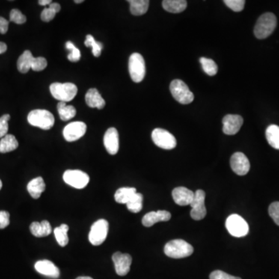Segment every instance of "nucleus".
<instances>
[{
	"label": "nucleus",
	"mask_w": 279,
	"mask_h": 279,
	"mask_svg": "<svg viewBox=\"0 0 279 279\" xmlns=\"http://www.w3.org/2000/svg\"><path fill=\"white\" fill-rule=\"evenodd\" d=\"M34 57L30 51H25L17 61V69L21 73H27L31 69Z\"/></svg>",
	"instance_id": "24"
},
{
	"label": "nucleus",
	"mask_w": 279,
	"mask_h": 279,
	"mask_svg": "<svg viewBox=\"0 0 279 279\" xmlns=\"http://www.w3.org/2000/svg\"><path fill=\"white\" fill-rule=\"evenodd\" d=\"M10 20L16 24H25L27 18L19 10L13 9L10 12Z\"/></svg>",
	"instance_id": "37"
},
{
	"label": "nucleus",
	"mask_w": 279,
	"mask_h": 279,
	"mask_svg": "<svg viewBox=\"0 0 279 279\" xmlns=\"http://www.w3.org/2000/svg\"><path fill=\"white\" fill-rule=\"evenodd\" d=\"M171 215L168 211L159 210L145 214L142 219V224L146 227H151L158 222H167L170 220Z\"/></svg>",
	"instance_id": "18"
},
{
	"label": "nucleus",
	"mask_w": 279,
	"mask_h": 279,
	"mask_svg": "<svg viewBox=\"0 0 279 279\" xmlns=\"http://www.w3.org/2000/svg\"><path fill=\"white\" fill-rule=\"evenodd\" d=\"M85 45L89 47V48H92V52H93V54L95 57H99L101 55L103 45L101 42L96 41L94 37L90 35V34L87 36Z\"/></svg>",
	"instance_id": "34"
},
{
	"label": "nucleus",
	"mask_w": 279,
	"mask_h": 279,
	"mask_svg": "<svg viewBox=\"0 0 279 279\" xmlns=\"http://www.w3.org/2000/svg\"><path fill=\"white\" fill-rule=\"evenodd\" d=\"M51 95L60 102H70L76 96L78 88L73 83L54 82L50 87Z\"/></svg>",
	"instance_id": "3"
},
{
	"label": "nucleus",
	"mask_w": 279,
	"mask_h": 279,
	"mask_svg": "<svg viewBox=\"0 0 279 279\" xmlns=\"http://www.w3.org/2000/svg\"><path fill=\"white\" fill-rule=\"evenodd\" d=\"M266 138L273 148L279 150V126L270 125L266 130Z\"/></svg>",
	"instance_id": "29"
},
{
	"label": "nucleus",
	"mask_w": 279,
	"mask_h": 279,
	"mask_svg": "<svg viewBox=\"0 0 279 279\" xmlns=\"http://www.w3.org/2000/svg\"><path fill=\"white\" fill-rule=\"evenodd\" d=\"M66 48L70 51V54L68 56L69 61L72 62H77L81 58V52L79 50L71 41H68L66 45Z\"/></svg>",
	"instance_id": "35"
},
{
	"label": "nucleus",
	"mask_w": 279,
	"mask_h": 279,
	"mask_svg": "<svg viewBox=\"0 0 279 279\" xmlns=\"http://www.w3.org/2000/svg\"><path fill=\"white\" fill-rule=\"evenodd\" d=\"M35 269L40 274L53 277V278H58L60 276V271L58 267L48 260L37 262L35 264Z\"/></svg>",
	"instance_id": "19"
},
{
	"label": "nucleus",
	"mask_w": 279,
	"mask_h": 279,
	"mask_svg": "<svg viewBox=\"0 0 279 279\" xmlns=\"http://www.w3.org/2000/svg\"><path fill=\"white\" fill-rule=\"evenodd\" d=\"M85 102L91 108L102 110L105 107V102L96 89H90L85 95Z\"/></svg>",
	"instance_id": "20"
},
{
	"label": "nucleus",
	"mask_w": 279,
	"mask_h": 279,
	"mask_svg": "<svg viewBox=\"0 0 279 279\" xmlns=\"http://www.w3.org/2000/svg\"><path fill=\"white\" fill-rule=\"evenodd\" d=\"M226 228L235 238H242L249 232V226L247 222L238 214H232L227 219Z\"/></svg>",
	"instance_id": "7"
},
{
	"label": "nucleus",
	"mask_w": 279,
	"mask_h": 279,
	"mask_svg": "<svg viewBox=\"0 0 279 279\" xmlns=\"http://www.w3.org/2000/svg\"><path fill=\"white\" fill-rule=\"evenodd\" d=\"M104 146L110 155H114L119 151V134L116 128L107 130L104 135Z\"/></svg>",
	"instance_id": "16"
},
{
	"label": "nucleus",
	"mask_w": 279,
	"mask_h": 279,
	"mask_svg": "<svg viewBox=\"0 0 279 279\" xmlns=\"http://www.w3.org/2000/svg\"><path fill=\"white\" fill-rule=\"evenodd\" d=\"M203 71L209 76H214L218 72V67L213 60L209 58H201L200 59Z\"/></svg>",
	"instance_id": "33"
},
{
	"label": "nucleus",
	"mask_w": 279,
	"mask_h": 279,
	"mask_svg": "<svg viewBox=\"0 0 279 279\" xmlns=\"http://www.w3.org/2000/svg\"><path fill=\"white\" fill-rule=\"evenodd\" d=\"M113 262H114L117 274L120 276H125L131 270L132 257L129 254H123L118 251L113 255Z\"/></svg>",
	"instance_id": "14"
},
{
	"label": "nucleus",
	"mask_w": 279,
	"mask_h": 279,
	"mask_svg": "<svg viewBox=\"0 0 279 279\" xmlns=\"http://www.w3.org/2000/svg\"><path fill=\"white\" fill-rule=\"evenodd\" d=\"M136 193H137V189L135 188L123 187L117 190L114 198L117 203L120 204H126Z\"/></svg>",
	"instance_id": "25"
},
{
	"label": "nucleus",
	"mask_w": 279,
	"mask_h": 279,
	"mask_svg": "<svg viewBox=\"0 0 279 279\" xmlns=\"http://www.w3.org/2000/svg\"><path fill=\"white\" fill-rule=\"evenodd\" d=\"M69 227L67 224H61L60 227H56L54 230V237H55L57 242L61 247H66L69 244V236L68 231Z\"/></svg>",
	"instance_id": "30"
},
{
	"label": "nucleus",
	"mask_w": 279,
	"mask_h": 279,
	"mask_svg": "<svg viewBox=\"0 0 279 279\" xmlns=\"http://www.w3.org/2000/svg\"><path fill=\"white\" fill-rule=\"evenodd\" d=\"M19 146L17 140L12 134H7L0 141V153H8L16 150Z\"/></svg>",
	"instance_id": "26"
},
{
	"label": "nucleus",
	"mask_w": 279,
	"mask_h": 279,
	"mask_svg": "<svg viewBox=\"0 0 279 279\" xmlns=\"http://www.w3.org/2000/svg\"><path fill=\"white\" fill-rule=\"evenodd\" d=\"M143 200H144V197H143L142 194L138 192L136 193L126 204L128 210L134 212V213L141 212L143 208Z\"/></svg>",
	"instance_id": "31"
},
{
	"label": "nucleus",
	"mask_w": 279,
	"mask_h": 279,
	"mask_svg": "<svg viewBox=\"0 0 279 279\" xmlns=\"http://www.w3.org/2000/svg\"><path fill=\"white\" fill-rule=\"evenodd\" d=\"M109 231V223L107 220L101 219L93 223L91 227L89 241L93 245L99 246L106 239Z\"/></svg>",
	"instance_id": "9"
},
{
	"label": "nucleus",
	"mask_w": 279,
	"mask_h": 279,
	"mask_svg": "<svg viewBox=\"0 0 279 279\" xmlns=\"http://www.w3.org/2000/svg\"><path fill=\"white\" fill-rule=\"evenodd\" d=\"M205 199H206V193L203 190L199 189L195 192L194 199L191 202V209L190 212V216L195 220H201L206 217V209L205 206Z\"/></svg>",
	"instance_id": "10"
},
{
	"label": "nucleus",
	"mask_w": 279,
	"mask_h": 279,
	"mask_svg": "<svg viewBox=\"0 0 279 279\" xmlns=\"http://www.w3.org/2000/svg\"><path fill=\"white\" fill-rule=\"evenodd\" d=\"M58 111L60 118L63 121L72 120L76 115V110L75 107L73 105H67L64 102H60L58 104Z\"/></svg>",
	"instance_id": "28"
},
{
	"label": "nucleus",
	"mask_w": 279,
	"mask_h": 279,
	"mask_svg": "<svg viewBox=\"0 0 279 279\" xmlns=\"http://www.w3.org/2000/svg\"><path fill=\"white\" fill-rule=\"evenodd\" d=\"M152 137L153 142L158 147L165 150H171L177 145L176 137L166 130L156 128L152 132Z\"/></svg>",
	"instance_id": "8"
},
{
	"label": "nucleus",
	"mask_w": 279,
	"mask_h": 279,
	"mask_svg": "<svg viewBox=\"0 0 279 279\" xmlns=\"http://www.w3.org/2000/svg\"><path fill=\"white\" fill-rule=\"evenodd\" d=\"M244 123V119L241 116L228 114L223 119V131L227 135H234L238 134Z\"/></svg>",
	"instance_id": "15"
},
{
	"label": "nucleus",
	"mask_w": 279,
	"mask_h": 279,
	"mask_svg": "<svg viewBox=\"0 0 279 279\" xmlns=\"http://www.w3.org/2000/svg\"><path fill=\"white\" fill-rule=\"evenodd\" d=\"M47 66H48L47 60L43 57H38V58H34L31 69L34 72H40L46 69Z\"/></svg>",
	"instance_id": "39"
},
{
	"label": "nucleus",
	"mask_w": 279,
	"mask_h": 279,
	"mask_svg": "<svg viewBox=\"0 0 279 279\" xmlns=\"http://www.w3.org/2000/svg\"><path fill=\"white\" fill-rule=\"evenodd\" d=\"M30 124L43 130H50L54 124V117L51 112L45 110H33L28 114Z\"/></svg>",
	"instance_id": "4"
},
{
	"label": "nucleus",
	"mask_w": 279,
	"mask_h": 279,
	"mask_svg": "<svg viewBox=\"0 0 279 279\" xmlns=\"http://www.w3.org/2000/svg\"><path fill=\"white\" fill-rule=\"evenodd\" d=\"M129 72L134 82H141L144 80L146 74L145 61L139 53H134L130 57Z\"/></svg>",
	"instance_id": "6"
},
{
	"label": "nucleus",
	"mask_w": 279,
	"mask_h": 279,
	"mask_svg": "<svg viewBox=\"0 0 279 279\" xmlns=\"http://www.w3.org/2000/svg\"><path fill=\"white\" fill-rule=\"evenodd\" d=\"M38 4L40 6L50 5V4H52V1L51 0H40V1H38Z\"/></svg>",
	"instance_id": "45"
},
{
	"label": "nucleus",
	"mask_w": 279,
	"mask_h": 279,
	"mask_svg": "<svg viewBox=\"0 0 279 279\" xmlns=\"http://www.w3.org/2000/svg\"><path fill=\"white\" fill-rule=\"evenodd\" d=\"M230 166L233 173L241 176L247 175L250 168L248 158L241 152H236L232 155L230 158Z\"/></svg>",
	"instance_id": "13"
},
{
	"label": "nucleus",
	"mask_w": 279,
	"mask_h": 279,
	"mask_svg": "<svg viewBox=\"0 0 279 279\" xmlns=\"http://www.w3.org/2000/svg\"><path fill=\"white\" fill-rule=\"evenodd\" d=\"M87 131V126L85 123L81 121L72 122L65 127L63 135L66 141L73 142L85 135Z\"/></svg>",
	"instance_id": "12"
},
{
	"label": "nucleus",
	"mask_w": 279,
	"mask_h": 279,
	"mask_svg": "<svg viewBox=\"0 0 279 279\" xmlns=\"http://www.w3.org/2000/svg\"><path fill=\"white\" fill-rule=\"evenodd\" d=\"M277 26V18L271 13H264L260 16L254 27V33L257 39H265L269 37Z\"/></svg>",
	"instance_id": "2"
},
{
	"label": "nucleus",
	"mask_w": 279,
	"mask_h": 279,
	"mask_svg": "<svg viewBox=\"0 0 279 279\" xmlns=\"http://www.w3.org/2000/svg\"><path fill=\"white\" fill-rule=\"evenodd\" d=\"M75 4H81V3H83V0H75Z\"/></svg>",
	"instance_id": "47"
},
{
	"label": "nucleus",
	"mask_w": 279,
	"mask_h": 279,
	"mask_svg": "<svg viewBox=\"0 0 279 279\" xmlns=\"http://www.w3.org/2000/svg\"><path fill=\"white\" fill-rule=\"evenodd\" d=\"M170 91L174 99L181 104L186 105L194 100V95L182 80H173L170 85Z\"/></svg>",
	"instance_id": "5"
},
{
	"label": "nucleus",
	"mask_w": 279,
	"mask_h": 279,
	"mask_svg": "<svg viewBox=\"0 0 279 279\" xmlns=\"http://www.w3.org/2000/svg\"><path fill=\"white\" fill-rule=\"evenodd\" d=\"M10 120V116L9 114H5L2 117H0V139L7 135L8 132V122Z\"/></svg>",
	"instance_id": "38"
},
{
	"label": "nucleus",
	"mask_w": 279,
	"mask_h": 279,
	"mask_svg": "<svg viewBox=\"0 0 279 279\" xmlns=\"http://www.w3.org/2000/svg\"><path fill=\"white\" fill-rule=\"evenodd\" d=\"M2 186H3L2 181L0 180V189L2 188Z\"/></svg>",
	"instance_id": "48"
},
{
	"label": "nucleus",
	"mask_w": 279,
	"mask_h": 279,
	"mask_svg": "<svg viewBox=\"0 0 279 279\" xmlns=\"http://www.w3.org/2000/svg\"><path fill=\"white\" fill-rule=\"evenodd\" d=\"M195 192L185 187H177L173 191V198L175 203L179 206H188L194 199Z\"/></svg>",
	"instance_id": "17"
},
{
	"label": "nucleus",
	"mask_w": 279,
	"mask_h": 279,
	"mask_svg": "<svg viewBox=\"0 0 279 279\" xmlns=\"http://www.w3.org/2000/svg\"><path fill=\"white\" fill-rule=\"evenodd\" d=\"M223 3L234 12H241L244 10L245 1L244 0H224Z\"/></svg>",
	"instance_id": "36"
},
{
	"label": "nucleus",
	"mask_w": 279,
	"mask_h": 279,
	"mask_svg": "<svg viewBox=\"0 0 279 279\" xmlns=\"http://www.w3.org/2000/svg\"><path fill=\"white\" fill-rule=\"evenodd\" d=\"M164 254L171 259H183L193 254L194 249L191 244L184 240H173L164 246Z\"/></svg>",
	"instance_id": "1"
},
{
	"label": "nucleus",
	"mask_w": 279,
	"mask_h": 279,
	"mask_svg": "<svg viewBox=\"0 0 279 279\" xmlns=\"http://www.w3.org/2000/svg\"><path fill=\"white\" fill-rule=\"evenodd\" d=\"M7 45L4 42H0V54H4L7 51Z\"/></svg>",
	"instance_id": "44"
},
{
	"label": "nucleus",
	"mask_w": 279,
	"mask_h": 279,
	"mask_svg": "<svg viewBox=\"0 0 279 279\" xmlns=\"http://www.w3.org/2000/svg\"><path fill=\"white\" fill-rule=\"evenodd\" d=\"M45 181L43 178L37 177L31 180L27 185V191L30 193L33 198L37 200L40 198L42 193L45 190Z\"/></svg>",
	"instance_id": "22"
},
{
	"label": "nucleus",
	"mask_w": 279,
	"mask_h": 279,
	"mask_svg": "<svg viewBox=\"0 0 279 279\" xmlns=\"http://www.w3.org/2000/svg\"><path fill=\"white\" fill-rule=\"evenodd\" d=\"M31 233L37 238H44V237L48 236L52 232L51 224L47 220L38 223V222H34L31 223L30 227Z\"/></svg>",
	"instance_id": "21"
},
{
	"label": "nucleus",
	"mask_w": 279,
	"mask_h": 279,
	"mask_svg": "<svg viewBox=\"0 0 279 279\" xmlns=\"http://www.w3.org/2000/svg\"><path fill=\"white\" fill-rule=\"evenodd\" d=\"M162 7L164 10L171 13L183 12L187 7V1L185 0H164Z\"/></svg>",
	"instance_id": "23"
},
{
	"label": "nucleus",
	"mask_w": 279,
	"mask_h": 279,
	"mask_svg": "<svg viewBox=\"0 0 279 279\" xmlns=\"http://www.w3.org/2000/svg\"><path fill=\"white\" fill-rule=\"evenodd\" d=\"M63 179L68 185L81 189L87 186L90 182V176L80 170H67L63 175Z\"/></svg>",
	"instance_id": "11"
},
{
	"label": "nucleus",
	"mask_w": 279,
	"mask_h": 279,
	"mask_svg": "<svg viewBox=\"0 0 279 279\" xmlns=\"http://www.w3.org/2000/svg\"><path fill=\"white\" fill-rule=\"evenodd\" d=\"M61 10V6L57 3H52L50 4L49 7H47L45 10L42 11L40 17L41 19L45 22H50L54 19L56 13Z\"/></svg>",
	"instance_id": "32"
},
{
	"label": "nucleus",
	"mask_w": 279,
	"mask_h": 279,
	"mask_svg": "<svg viewBox=\"0 0 279 279\" xmlns=\"http://www.w3.org/2000/svg\"><path fill=\"white\" fill-rule=\"evenodd\" d=\"M128 3L131 5V13L134 16H141L147 13L150 4L148 0H131Z\"/></svg>",
	"instance_id": "27"
},
{
	"label": "nucleus",
	"mask_w": 279,
	"mask_h": 279,
	"mask_svg": "<svg viewBox=\"0 0 279 279\" xmlns=\"http://www.w3.org/2000/svg\"><path fill=\"white\" fill-rule=\"evenodd\" d=\"M270 217L274 220V223L279 226V202H274L270 205L268 209Z\"/></svg>",
	"instance_id": "40"
},
{
	"label": "nucleus",
	"mask_w": 279,
	"mask_h": 279,
	"mask_svg": "<svg viewBox=\"0 0 279 279\" xmlns=\"http://www.w3.org/2000/svg\"><path fill=\"white\" fill-rule=\"evenodd\" d=\"M76 279H93L91 277H88V276H81V277H78Z\"/></svg>",
	"instance_id": "46"
},
{
	"label": "nucleus",
	"mask_w": 279,
	"mask_h": 279,
	"mask_svg": "<svg viewBox=\"0 0 279 279\" xmlns=\"http://www.w3.org/2000/svg\"><path fill=\"white\" fill-rule=\"evenodd\" d=\"M9 21L0 16V34H5L8 31Z\"/></svg>",
	"instance_id": "43"
},
{
	"label": "nucleus",
	"mask_w": 279,
	"mask_h": 279,
	"mask_svg": "<svg viewBox=\"0 0 279 279\" xmlns=\"http://www.w3.org/2000/svg\"><path fill=\"white\" fill-rule=\"evenodd\" d=\"M10 224V213L7 211H0V229H4Z\"/></svg>",
	"instance_id": "42"
},
{
	"label": "nucleus",
	"mask_w": 279,
	"mask_h": 279,
	"mask_svg": "<svg viewBox=\"0 0 279 279\" xmlns=\"http://www.w3.org/2000/svg\"><path fill=\"white\" fill-rule=\"evenodd\" d=\"M209 279H241V277L236 276L230 275L227 273L220 270L212 271L209 275Z\"/></svg>",
	"instance_id": "41"
}]
</instances>
